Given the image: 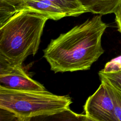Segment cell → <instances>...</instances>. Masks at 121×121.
I'll return each instance as SVG.
<instances>
[{
	"instance_id": "cell-10",
	"label": "cell",
	"mask_w": 121,
	"mask_h": 121,
	"mask_svg": "<svg viewBox=\"0 0 121 121\" xmlns=\"http://www.w3.org/2000/svg\"><path fill=\"white\" fill-rule=\"evenodd\" d=\"M104 82L106 85L112 99L115 120L116 121H121V92L109 84Z\"/></svg>"
},
{
	"instance_id": "cell-3",
	"label": "cell",
	"mask_w": 121,
	"mask_h": 121,
	"mask_svg": "<svg viewBox=\"0 0 121 121\" xmlns=\"http://www.w3.org/2000/svg\"><path fill=\"white\" fill-rule=\"evenodd\" d=\"M71 103L69 95H58L46 90H17L0 86V109L20 121L68 112Z\"/></svg>"
},
{
	"instance_id": "cell-2",
	"label": "cell",
	"mask_w": 121,
	"mask_h": 121,
	"mask_svg": "<svg viewBox=\"0 0 121 121\" xmlns=\"http://www.w3.org/2000/svg\"><path fill=\"white\" fill-rule=\"evenodd\" d=\"M49 18L43 15L19 11L0 26V60L22 65L37 52L43 28Z\"/></svg>"
},
{
	"instance_id": "cell-11",
	"label": "cell",
	"mask_w": 121,
	"mask_h": 121,
	"mask_svg": "<svg viewBox=\"0 0 121 121\" xmlns=\"http://www.w3.org/2000/svg\"><path fill=\"white\" fill-rule=\"evenodd\" d=\"M101 70L104 72H115L121 70V56L106 63L104 68Z\"/></svg>"
},
{
	"instance_id": "cell-12",
	"label": "cell",
	"mask_w": 121,
	"mask_h": 121,
	"mask_svg": "<svg viewBox=\"0 0 121 121\" xmlns=\"http://www.w3.org/2000/svg\"><path fill=\"white\" fill-rule=\"evenodd\" d=\"M114 14L115 16V22L118 31L121 33V1L117 6Z\"/></svg>"
},
{
	"instance_id": "cell-4",
	"label": "cell",
	"mask_w": 121,
	"mask_h": 121,
	"mask_svg": "<svg viewBox=\"0 0 121 121\" xmlns=\"http://www.w3.org/2000/svg\"><path fill=\"white\" fill-rule=\"evenodd\" d=\"M101 82L98 89L85 103V118L92 121H116L112 99L105 84Z\"/></svg>"
},
{
	"instance_id": "cell-6",
	"label": "cell",
	"mask_w": 121,
	"mask_h": 121,
	"mask_svg": "<svg viewBox=\"0 0 121 121\" xmlns=\"http://www.w3.org/2000/svg\"><path fill=\"white\" fill-rule=\"evenodd\" d=\"M19 11L40 14L54 20L67 17L61 9L47 0H20L17 7L16 13Z\"/></svg>"
},
{
	"instance_id": "cell-5",
	"label": "cell",
	"mask_w": 121,
	"mask_h": 121,
	"mask_svg": "<svg viewBox=\"0 0 121 121\" xmlns=\"http://www.w3.org/2000/svg\"><path fill=\"white\" fill-rule=\"evenodd\" d=\"M0 86L17 90H44L45 87L31 78L22 65L0 60Z\"/></svg>"
},
{
	"instance_id": "cell-9",
	"label": "cell",
	"mask_w": 121,
	"mask_h": 121,
	"mask_svg": "<svg viewBox=\"0 0 121 121\" xmlns=\"http://www.w3.org/2000/svg\"><path fill=\"white\" fill-rule=\"evenodd\" d=\"M101 81H104L121 92V70L115 72H98Z\"/></svg>"
},
{
	"instance_id": "cell-1",
	"label": "cell",
	"mask_w": 121,
	"mask_h": 121,
	"mask_svg": "<svg viewBox=\"0 0 121 121\" xmlns=\"http://www.w3.org/2000/svg\"><path fill=\"white\" fill-rule=\"evenodd\" d=\"M107 27L96 15L52 39L43 57L55 73L89 69L104 52L102 35Z\"/></svg>"
},
{
	"instance_id": "cell-8",
	"label": "cell",
	"mask_w": 121,
	"mask_h": 121,
	"mask_svg": "<svg viewBox=\"0 0 121 121\" xmlns=\"http://www.w3.org/2000/svg\"><path fill=\"white\" fill-rule=\"evenodd\" d=\"M57 6L66 14L67 17H77L88 12L78 0H47Z\"/></svg>"
},
{
	"instance_id": "cell-7",
	"label": "cell",
	"mask_w": 121,
	"mask_h": 121,
	"mask_svg": "<svg viewBox=\"0 0 121 121\" xmlns=\"http://www.w3.org/2000/svg\"><path fill=\"white\" fill-rule=\"evenodd\" d=\"M88 12L101 15L114 13L121 0H78Z\"/></svg>"
}]
</instances>
